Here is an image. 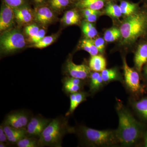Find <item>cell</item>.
Listing matches in <instances>:
<instances>
[{"label":"cell","mask_w":147,"mask_h":147,"mask_svg":"<svg viewBox=\"0 0 147 147\" xmlns=\"http://www.w3.org/2000/svg\"><path fill=\"white\" fill-rule=\"evenodd\" d=\"M117 112L119 125L116 132L119 142L124 146L134 144L142 134V127L140 124L120 103L117 106Z\"/></svg>","instance_id":"1"},{"label":"cell","mask_w":147,"mask_h":147,"mask_svg":"<svg viewBox=\"0 0 147 147\" xmlns=\"http://www.w3.org/2000/svg\"><path fill=\"white\" fill-rule=\"evenodd\" d=\"M75 129L69 126L67 117L53 119L38 138V147H62L66 134L75 133Z\"/></svg>","instance_id":"2"},{"label":"cell","mask_w":147,"mask_h":147,"mask_svg":"<svg viewBox=\"0 0 147 147\" xmlns=\"http://www.w3.org/2000/svg\"><path fill=\"white\" fill-rule=\"evenodd\" d=\"M147 19L141 12H136L128 16L120 28L123 43L129 44L135 41L144 34L146 28Z\"/></svg>","instance_id":"3"},{"label":"cell","mask_w":147,"mask_h":147,"mask_svg":"<svg viewBox=\"0 0 147 147\" xmlns=\"http://www.w3.org/2000/svg\"><path fill=\"white\" fill-rule=\"evenodd\" d=\"M78 132L83 142L88 146H111L119 142L116 131L98 130L82 126L79 127Z\"/></svg>","instance_id":"4"},{"label":"cell","mask_w":147,"mask_h":147,"mask_svg":"<svg viewBox=\"0 0 147 147\" xmlns=\"http://www.w3.org/2000/svg\"><path fill=\"white\" fill-rule=\"evenodd\" d=\"M26 44L24 35L16 30L6 32L1 36V49L5 53L22 49Z\"/></svg>","instance_id":"5"},{"label":"cell","mask_w":147,"mask_h":147,"mask_svg":"<svg viewBox=\"0 0 147 147\" xmlns=\"http://www.w3.org/2000/svg\"><path fill=\"white\" fill-rule=\"evenodd\" d=\"M32 117L26 110L12 111L6 116L2 124L19 129H26Z\"/></svg>","instance_id":"6"},{"label":"cell","mask_w":147,"mask_h":147,"mask_svg":"<svg viewBox=\"0 0 147 147\" xmlns=\"http://www.w3.org/2000/svg\"><path fill=\"white\" fill-rule=\"evenodd\" d=\"M51 120L41 115L32 117L26 129L27 136L39 138Z\"/></svg>","instance_id":"7"},{"label":"cell","mask_w":147,"mask_h":147,"mask_svg":"<svg viewBox=\"0 0 147 147\" xmlns=\"http://www.w3.org/2000/svg\"><path fill=\"white\" fill-rule=\"evenodd\" d=\"M125 79L127 86L131 91L136 92L141 89L140 77L137 71L129 66L125 58L123 60Z\"/></svg>","instance_id":"8"},{"label":"cell","mask_w":147,"mask_h":147,"mask_svg":"<svg viewBox=\"0 0 147 147\" xmlns=\"http://www.w3.org/2000/svg\"><path fill=\"white\" fill-rule=\"evenodd\" d=\"M66 73L70 77L84 80L87 79L90 74L91 69L86 65H76L71 59L66 61L65 66Z\"/></svg>","instance_id":"9"},{"label":"cell","mask_w":147,"mask_h":147,"mask_svg":"<svg viewBox=\"0 0 147 147\" xmlns=\"http://www.w3.org/2000/svg\"><path fill=\"white\" fill-rule=\"evenodd\" d=\"M15 17L13 9L3 2L0 15V30L9 28L13 23Z\"/></svg>","instance_id":"10"},{"label":"cell","mask_w":147,"mask_h":147,"mask_svg":"<svg viewBox=\"0 0 147 147\" xmlns=\"http://www.w3.org/2000/svg\"><path fill=\"white\" fill-rule=\"evenodd\" d=\"M34 13L36 21L43 25L51 23L54 18L53 11L46 5L37 6Z\"/></svg>","instance_id":"11"},{"label":"cell","mask_w":147,"mask_h":147,"mask_svg":"<svg viewBox=\"0 0 147 147\" xmlns=\"http://www.w3.org/2000/svg\"><path fill=\"white\" fill-rule=\"evenodd\" d=\"M4 130L9 144H16L21 139L27 136L26 129H19L13 127L3 125Z\"/></svg>","instance_id":"12"},{"label":"cell","mask_w":147,"mask_h":147,"mask_svg":"<svg viewBox=\"0 0 147 147\" xmlns=\"http://www.w3.org/2000/svg\"><path fill=\"white\" fill-rule=\"evenodd\" d=\"M108 1L109 0H76L74 5L81 9L89 8L100 10L109 2Z\"/></svg>","instance_id":"13"},{"label":"cell","mask_w":147,"mask_h":147,"mask_svg":"<svg viewBox=\"0 0 147 147\" xmlns=\"http://www.w3.org/2000/svg\"><path fill=\"white\" fill-rule=\"evenodd\" d=\"M16 19L22 24H28L33 19V12L28 5L13 8Z\"/></svg>","instance_id":"14"},{"label":"cell","mask_w":147,"mask_h":147,"mask_svg":"<svg viewBox=\"0 0 147 147\" xmlns=\"http://www.w3.org/2000/svg\"><path fill=\"white\" fill-rule=\"evenodd\" d=\"M88 94L85 92L79 91L71 94L69 95L70 105L69 109L66 113V117H68L73 114L76 108L81 103L86 100Z\"/></svg>","instance_id":"15"},{"label":"cell","mask_w":147,"mask_h":147,"mask_svg":"<svg viewBox=\"0 0 147 147\" xmlns=\"http://www.w3.org/2000/svg\"><path fill=\"white\" fill-rule=\"evenodd\" d=\"M147 62V44L139 45L134 57V63L137 70L142 71V67Z\"/></svg>","instance_id":"16"},{"label":"cell","mask_w":147,"mask_h":147,"mask_svg":"<svg viewBox=\"0 0 147 147\" xmlns=\"http://www.w3.org/2000/svg\"><path fill=\"white\" fill-rule=\"evenodd\" d=\"M106 61L101 55L92 56L89 61V67L91 70L96 72L102 71L106 68Z\"/></svg>","instance_id":"17"},{"label":"cell","mask_w":147,"mask_h":147,"mask_svg":"<svg viewBox=\"0 0 147 147\" xmlns=\"http://www.w3.org/2000/svg\"><path fill=\"white\" fill-rule=\"evenodd\" d=\"M103 79L101 74L98 72L94 71L90 75V91L94 92L100 88L103 84Z\"/></svg>","instance_id":"18"},{"label":"cell","mask_w":147,"mask_h":147,"mask_svg":"<svg viewBox=\"0 0 147 147\" xmlns=\"http://www.w3.org/2000/svg\"><path fill=\"white\" fill-rule=\"evenodd\" d=\"M66 25L71 26L78 24L79 21V15L75 9L66 11L61 20Z\"/></svg>","instance_id":"19"},{"label":"cell","mask_w":147,"mask_h":147,"mask_svg":"<svg viewBox=\"0 0 147 147\" xmlns=\"http://www.w3.org/2000/svg\"><path fill=\"white\" fill-rule=\"evenodd\" d=\"M119 6L122 14L127 16L137 12L138 8V6L136 4L126 1H122Z\"/></svg>","instance_id":"20"},{"label":"cell","mask_w":147,"mask_h":147,"mask_svg":"<svg viewBox=\"0 0 147 147\" xmlns=\"http://www.w3.org/2000/svg\"><path fill=\"white\" fill-rule=\"evenodd\" d=\"M101 76L103 82L108 83L115 80H119L120 79L118 72L115 69H105L101 72Z\"/></svg>","instance_id":"21"},{"label":"cell","mask_w":147,"mask_h":147,"mask_svg":"<svg viewBox=\"0 0 147 147\" xmlns=\"http://www.w3.org/2000/svg\"><path fill=\"white\" fill-rule=\"evenodd\" d=\"M81 46L82 49L88 52L91 56L97 55L99 52L92 40L89 38L83 39L81 42Z\"/></svg>","instance_id":"22"},{"label":"cell","mask_w":147,"mask_h":147,"mask_svg":"<svg viewBox=\"0 0 147 147\" xmlns=\"http://www.w3.org/2000/svg\"><path fill=\"white\" fill-rule=\"evenodd\" d=\"M76 0H49L48 3L50 7L56 10H61L70 5L75 4Z\"/></svg>","instance_id":"23"},{"label":"cell","mask_w":147,"mask_h":147,"mask_svg":"<svg viewBox=\"0 0 147 147\" xmlns=\"http://www.w3.org/2000/svg\"><path fill=\"white\" fill-rule=\"evenodd\" d=\"M105 11L107 15L114 18H119L122 14L120 6L111 2H109L107 4Z\"/></svg>","instance_id":"24"},{"label":"cell","mask_w":147,"mask_h":147,"mask_svg":"<svg viewBox=\"0 0 147 147\" xmlns=\"http://www.w3.org/2000/svg\"><path fill=\"white\" fill-rule=\"evenodd\" d=\"M121 36L120 30L116 28L107 30L104 35V39L107 42H112L119 39Z\"/></svg>","instance_id":"25"},{"label":"cell","mask_w":147,"mask_h":147,"mask_svg":"<svg viewBox=\"0 0 147 147\" xmlns=\"http://www.w3.org/2000/svg\"><path fill=\"white\" fill-rule=\"evenodd\" d=\"M38 141L37 137H26L18 141L16 145L18 147H37Z\"/></svg>","instance_id":"26"},{"label":"cell","mask_w":147,"mask_h":147,"mask_svg":"<svg viewBox=\"0 0 147 147\" xmlns=\"http://www.w3.org/2000/svg\"><path fill=\"white\" fill-rule=\"evenodd\" d=\"M82 29L84 34L89 38H93L97 34V30L90 22H84Z\"/></svg>","instance_id":"27"},{"label":"cell","mask_w":147,"mask_h":147,"mask_svg":"<svg viewBox=\"0 0 147 147\" xmlns=\"http://www.w3.org/2000/svg\"><path fill=\"white\" fill-rule=\"evenodd\" d=\"M63 90L66 94H71L80 91L82 85H76L71 84L63 79Z\"/></svg>","instance_id":"28"},{"label":"cell","mask_w":147,"mask_h":147,"mask_svg":"<svg viewBox=\"0 0 147 147\" xmlns=\"http://www.w3.org/2000/svg\"><path fill=\"white\" fill-rule=\"evenodd\" d=\"M134 106L143 117L147 119V98H144L135 102Z\"/></svg>","instance_id":"29"},{"label":"cell","mask_w":147,"mask_h":147,"mask_svg":"<svg viewBox=\"0 0 147 147\" xmlns=\"http://www.w3.org/2000/svg\"><path fill=\"white\" fill-rule=\"evenodd\" d=\"M55 40V38L54 36H45L38 42L34 43L33 46L36 48H40V49L45 48L51 45Z\"/></svg>","instance_id":"30"},{"label":"cell","mask_w":147,"mask_h":147,"mask_svg":"<svg viewBox=\"0 0 147 147\" xmlns=\"http://www.w3.org/2000/svg\"><path fill=\"white\" fill-rule=\"evenodd\" d=\"M3 2L12 8H17L28 5V0H2Z\"/></svg>","instance_id":"31"},{"label":"cell","mask_w":147,"mask_h":147,"mask_svg":"<svg viewBox=\"0 0 147 147\" xmlns=\"http://www.w3.org/2000/svg\"><path fill=\"white\" fill-rule=\"evenodd\" d=\"M45 30L44 29H40L34 36L30 37V41L34 43H36L45 37Z\"/></svg>","instance_id":"32"},{"label":"cell","mask_w":147,"mask_h":147,"mask_svg":"<svg viewBox=\"0 0 147 147\" xmlns=\"http://www.w3.org/2000/svg\"><path fill=\"white\" fill-rule=\"evenodd\" d=\"M39 30V28L36 25H31L26 27L25 32L26 34L30 37L36 34Z\"/></svg>","instance_id":"33"},{"label":"cell","mask_w":147,"mask_h":147,"mask_svg":"<svg viewBox=\"0 0 147 147\" xmlns=\"http://www.w3.org/2000/svg\"><path fill=\"white\" fill-rule=\"evenodd\" d=\"M93 41L99 53H103L105 49V40L102 38L99 37L93 40Z\"/></svg>","instance_id":"34"},{"label":"cell","mask_w":147,"mask_h":147,"mask_svg":"<svg viewBox=\"0 0 147 147\" xmlns=\"http://www.w3.org/2000/svg\"><path fill=\"white\" fill-rule=\"evenodd\" d=\"M0 142L6 143L8 145L9 144L7 139V136L4 130L2 124L0 126Z\"/></svg>","instance_id":"35"},{"label":"cell","mask_w":147,"mask_h":147,"mask_svg":"<svg viewBox=\"0 0 147 147\" xmlns=\"http://www.w3.org/2000/svg\"><path fill=\"white\" fill-rule=\"evenodd\" d=\"M83 9V13H84V17L89 16L93 13H101L99 10H95L94 9H90L86 8Z\"/></svg>","instance_id":"36"},{"label":"cell","mask_w":147,"mask_h":147,"mask_svg":"<svg viewBox=\"0 0 147 147\" xmlns=\"http://www.w3.org/2000/svg\"><path fill=\"white\" fill-rule=\"evenodd\" d=\"M98 14H99V13H93L89 16H86L85 18L88 22L93 23V22H95L97 20L98 15Z\"/></svg>","instance_id":"37"},{"label":"cell","mask_w":147,"mask_h":147,"mask_svg":"<svg viewBox=\"0 0 147 147\" xmlns=\"http://www.w3.org/2000/svg\"><path fill=\"white\" fill-rule=\"evenodd\" d=\"M32 1L37 6H38L46 5V3H48L49 0H32Z\"/></svg>","instance_id":"38"},{"label":"cell","mask_w":147,"mask_h":147,"mask_svg":"<svg viewBox=\"0 0 147 147\" xmlns=\"http://www.w3.org/2000/svg\"><path fill=\"white\" fill-rule=\"evenodd\" d=\"M8 144H6V143H3V142H0V147H5L7 146Z\"/></svg>","instance_id":"39"},{"label":"cell","mask_w":147,"mask_h":147,"mask_svg":"<svg viewBox=\"0 0 147 147\" xmlns=\"http://www.w3.org/2000/svg\"><path fill=\"white\" fill-rule=\"evenodd\" d=\"M145 146L147 147V133L145 135Z\"/></svg>","instance_id":"40"},{"label":"cell","mask_w":147,"mask_h":147,"mask_svg":"<svg viewBox=\"0 0 147 147\" xmlns=\"http://www.w3.org/2000/svg\"><path fill=\"white\" fill-rule=\"evenodd\" d=\"M144 72L145 75H146V77H147V64L146 65V66L145 67Z\"/></svg>","instance_id":"41"}]
</instances>
